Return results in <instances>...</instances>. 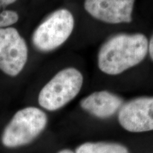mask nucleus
Wrapping results in <instances>:
<instances>
[{"label":"nucleus","instance_id":"8","mask_svg":"<svg viewBox=\"0 0 153 153\" xmlns=\"http://www.w3.org/2000/svg\"><path fill=\"white\" fill-rule=\"evenodd\" d=\"M122 104L123 99L107 91L91 94L80 103L84 110L100 118L111 117L121 108Z\"/></svg>","mask_w":153,"mask_h":153},{"label":"nucleus","instance_id":"12","mask_svg":"<svg viewBox=\"0 0 153 153\" xmlns=\"http://www.w3.org/2000/svg\"><path fill=\"white\" fill-rule=\"evenodd\" d=\"M16 0H1V4L4 6H7L15 2Z\"/></svg>","mask_w":153,"mask_h":153},{"label":"nucleus","instance_id":"10","mask_svg":"<svg viewBox=\"0 0 153 153\" xmlns=\"http://www.w3.org/2000/svg\"><path fill=\"white\" fill-rule=\"evenodd\" d=\"M19 20V15L16 12L11 10H4L0 13V28H7L16 24Z\"/></svg>","mask_w":153,"mask_h":153},{"label":"nucleus","instance_id":"13","mask_svg":"<svg viewBox=\"0 0 153 153\" xmlns=\"http://www.w3.org/2000/svg\"><path fill=\"white\" fill-rule=\"evenodd\" d=\"M57 153H74L71 150H61L59 152Z\"/></svg>","mask_w":153,"mask_h":153},{"label":"nucleus","instance_id":"4","mask_svg":"<svg viewBox=\"0 0 153 153\" xmlns=\"http://www.w3.org/2000/svg\"><path fill=\"white\" fill-rule=\"evenodd\" d=\"M74 20L70 11L60 9L50 15L34 31L32 41L38 50L48 52L60 46L71 35Z\"/></svg>","mask_w":153,"mask_h":153},{"label":"nucleus","instance_id":"9","mask_svg":"<svg viewBox=\"0 0 153 153\" xmlns=\"http://www.w3.org/2000/svg\"><path fill=\"white\" fill-rule=\"evenodd\" d=\"M75 153H129L123 145L111 143H86L76 149Z\"/></svg>","mask_w":153,"mask_h":153},{"label":"nucleus","instance_id":"3","mask_svg":"<svg viewBox=\"0 0 153 153\" xmlns=\"http://www.w3.org/2000/svg\"><path fill=\"white\" fill-rule=\"evenodd\" d=\"M46 114L36 107H27L16 112L6 126L1 142L7 148H16L33 141L47 125Z\"/></svg>","mask_w":153,"mask_h":153},{"label":"nucleus","instance_id":"14","mask_svg":"<svg viewBox=\"0 0 153 153\" xmlns=\"http://www.w3.org/2000/svg\"><path fill=\"white\" fill-rule=\"evenodd\" d=\"M1 5H2V4H1V0H0V7H1Z\"/></svg>","mask_w":153,"mask_h":153},{"label":"nucleus","instance_id":"2","mask_svg":"<svg viewBox=\"0 0 153 153\" xmlns=\"http://www.w3.org/2000/svg\"><path fill=\"white\" fill-rule=\"evenodd\" d=\"M82 84L83 76L79 70L64 69L44 86L38 95V103L46 110L59 109L76 97Z\"/></svg>","mask_w":153,"mask_h":153},{"label":"nucleus","instance_id":"7","mask_svg":"<svg viewBox=\"0 0 153 153\" xmlns=\"http://www.w3.org/2000/svg\"><path fill=\"white\" fill-rule=\"evenodd\" d=\"M135 0H85V10L94 18L108 24L130 23Z\"/></svg>","mask_w":153,"mask_h":153},{"label":"nucleus","instance_id":"11","mask_svg":"<svg viewBox=\"0 0 153 153\" xmlns=\"http://www.w3.org/2000/svg\"><path fill=\"white\" fill-rule=\"evenodd\" d=\"M148 51L151 59L153 60V35L151 37L150 42L148 43Z\"/></svg>","mask_w":153,"mask_h":153},{"label":"nucleus","instance_id":"1","mask_svg":"<svg viewBox=\"0 0 153 153\" xmlns=\"http://www.w3.org/2000/svg\"><path fill=\"white\" fill-rule=\"evenodd\" d=\"M148 52V41L142 33L118 34L108 39L101 48L98 65L104 73L120 74L138 65Z\"/></svg>","mask_w":153,"mask_h":153},{"label":"nucleus","instance_id":"5","mask_svg":"<svg viewBox=\"0 0 153 153\" xmlns=\"http://www.w3.org/2000/svg\"><path fill=\"white\" fill-rule=\"evenodd\" d=\"M28 59L26 41L14 28H0V70L14 76L22 72Z\"/></svg>","mask_w":153,"mask_h":153},{"label":"nucleus","instance_id":"6","mask_svg":"<svg viewBox=\"0 0 153 153\" xmlns=\"http://www.w3.org/2000/svg\"><path fill=\"white\" fill-rule=\"evenodd\" d=\"M118 120L124 129L133 133L153 131V97H140L126 103L119 111Z\"/></svg>","mask_w":153,"mask_h":153}]
</instances>
